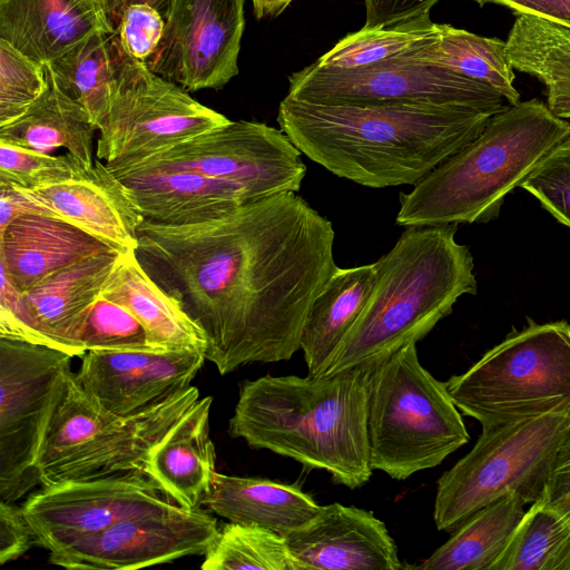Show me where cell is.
<instances>
[{
    "mask_svg": "<svg viewBox=\"0 0 570 570\" xmlns=\"http://www.w3.org/2000/svg\"><path fill=\"white\" fill-rule=\"evenodd\" d=\"M332 223L296 193L188 225L144 220L136 256L202 330L222 375L301 350L308 311L338 267Z\"/></svg>",
    "mask_w": 570,
    "mask_h": 570,
    "instance_id": "1",
    "label": "cell"
},
{
    "mask_svg": "<svg viewBox=\"0 0 570 570\" xmlns=\"http://www.w3.org/2000/svg\"><path fill=\"white\" fill-rule=\"evenodd\" d=\"M492 115L426 104L323 105L286 96L277 122L330 173L371 188L416 185L474 140Z\"/></svg>",
    "mask_w": 570,
    "mask_h": 570,
    "instance_id": "2",
    "label": "cell"
},
{
    "mask_svg": "<svg viewBox=\"0 0 570 570\" xmlns=\"http://www.w3.org/2000/svg\"><path fill=\"white\" fill-rule=\"evenodd\" d=\"M367 372L331 376L264 375L239 384L228 433L351 490L372 476L367 442Z\"/></svg>",
    "mask_w": 570,
    "mask_h": 570,
    "instance_id": "3",
    "label": "cell"
},
{
    "mask_svg": "<svg viewBox=\"0 0 570 570\" xmlns=\"http://www.w3.org/2000/svg\"><path fill=\"white\" fill-rule=\"evenodd\" d=\"M375 264L365 307L317 377L379 366L476 293L473 257L455 240V225L405 227Z\"/></svg>",
    "mask_w": 570,
    "mask_h": 570,
    "instance_id": "4",
    "label": "cell"
},
{
    "mask_svg": "<svg viewBox=\"0 0 570 570\" xmlns=\"http://www.w3.org/2000/svg\"><path fill=\"white\" fill-rule=\"evenodd\" d=\"M570 122L538 99L509 105L480 135L400 194L396 224L440 226L484 222L559 144Z\"/></svg>",
    "mask_w": 570,
    "mask_h": 570,
    "instance_id": "5",
    "label": "cell"
},
{
    "mask_svg": "<svg viewBox=\"0 0 570 570\" xmlns=\"http://www.w3.org/2000/svg\"><path fill=\"white\" fill-rule=\"evenodd\" d=\"M198 400V389L190 385L146 412L121 416L97 404L70 370L39 449L40 484L145 473L154 446Z\"/></svg>",
    "mask_w": 570,
    "mask_h": 570,
    "instance_id": "6",
    "label": "cell"
},
{
    "mask_svg": "<svg viewBox=\"0 0 570 570\" xmlns=\"http://www.w3.org/2000/svg\"><path fill=\"white\" fill-rule=\"evenodd\" d=\"M367 442L373 470L395 480L434 468L470 435L445 382L411 343L367 372Z\"/></svg>",
    "mask_w": 570,
    "mask_h": 570,
    "instance_id": "7",
    "label": "cell"
},
{
    "mask_svg": "<svg viewBox=\"0 0 570 570\" xmlns=\"http://www.w3.org/2000/svg\"><path fill=\"white\" fill-rule=\"evenodd\" d=\"M445 383L459 411L482 428L544 415L570 419V324L530 322Z\"/></svg>",
    "mask_w": 570,
    "mask_h": 570,
    "instance_id": "8",
    "label": "cell"
},
{
    "mask_svg": "<svg viewBox=\"0 0 570 570\" xmlns=\"http://www.w3.org/2000/svg\"><path fill=\"white\" fill-rule=\"evenodd\" d=\"M569 424L567 416L544 415L482 428L472 450L438 480L436 529L452 532L480 509L510 494L525 504L541 500Z\"/></svg>",
    "mask_w": 570,
    "mask_h": 570,
    "instance_id": "9",
    "label": "cell"
},
{
    "mask_svg": "<svg viewBox=\"0 0 570 570\" xmlns=\"http://www.w3.org/2000/svg\"><path fill=\"white\" fill-rule=\"evenodd\" d=\"M228 121L179 85L127 56L98 126L96 158L111 171L128 169Z\"/></svg>",
    "mask_w": 570,
    "mask_h": 570,
    "instance_id": "10",
    "label": "cell"
},
{
    "mask_svg": "<svg viewBox=\"0 0 570 570\" xmlns=\"http://www.w3.org/2000/svg\"><path fill=\"white\" fill-rule=\"evenodd\" d=\"M288 96L323 105L453 106L492 116L509 106L492 87L417 60L410 51L358 69H331L313 62L289 77Z\"/></svg>",
    "mask_w": 570,
    "mask_h": 570,
    "instance_id": "11",
    "label": "cell"
},
{
    "mask_svg": "<svg viewBox=\"0 0 570 570\" xmlns=\"http://www.w3.org/2000/svg\"><path fill=\"white\" fill-rule=\"evenodd\" d=\"M72 355L0 337V500L40 484L39 449Z\"/></svg>",
    "mask_w": 570,
    "mask_h": 570,
    "instance_id": "12",
    "label": "cell"
},
{
    "mask_svg": "<svg viewBox=\"0 0 570 570\" xmlns=\"http://www.w3.org/2000/svg\"><path fill=\"white\" fill-rule=\"evenodd\" d=\"M301 155L282 129L229 120L128 169L193 170L237 185L261 199L301 189L306 175Z\"/></svg>",
    "mask_w": 570,
    "mask_h": 570,
    "instance_id": "13",
    "label": "cell"
},
{
    "mask_svg": "<svg viewBox=\"0 0 570 570\" xmlns=\"http://www.w3.org/2000/svg\"><path fill=\"white\" fill-rule=\"evenodd\" d=\"M120 253L88 257L51 274L24 293L1 269L0 337L82 356L80 336L86 320Z\"/></svg>",
    "mask_w": 570,
    "mask_h": 570,
    "instance_id": "14",
    "label": "cell"
},
{
    "mask_svg": "<svg viewBox=\"0 0 570 570\" xmlns=\"http://www.w3.org/2000/svg\"><path fill=\"white\" fill-rule=\"evenodd\" d=\"M216 518L170 503L134 514L104 531L49 552L66 569L130 570L203 556L217 538Z\"/></svg>",
    "mask_w": 570,
    "mask_h": 570,
    "instance_id": "15",
    "label": "cell"
},
{
    "mask_svg": "<svg viewBox=\"0 0 570 570\" xmlns=\"http://www.w3.org/2000/svg\"><path fill=\"white\" fill-rule=\"evenodd\" d=\"M245 0H169L165 31L147 63L187 91L217 89L238 73Z\"/></svg>",
    "mask_w": 570,
    "mask_h": 570,
    "instance_id": "16",
    "label": "cell"
},
{
    "mask_svg": "<svg viewBox=\"0 0 570 570\" xmlns=\"http://www.w3.org/2000/svg\"><path fill=\"white\" fill-rule=\"evenodd\" d=\"M170 503L146 473L131 471L42 487L22 510L37 544L52 552Z\"/></svg>",
    "mask_w": 570,
    "mask_h": 570,
    "instance_id": "17",
    "label": "cell"
},
{
    "mask_svg": "<svg viewBox=\"0 0 570 570\" xmlns=\"http://www.w3.org/2000/svg\"><path fill=\"white\" fill-rule=\"evenodd\" d=\"M77 381L105 410L146 412L190 386L206 357L199 350L87 351Z\"/></svg>",
    "mask_w": 570,
    "mask_h": 570,
    "instance_id": "18",
    "label": "cell"
},
{
    "mask_svg": "<svg viewBox=\"0 0 570 570\" xmlns=\"http://www.w3.org/2000/svg\"><path fill=\"white\" fill-rule=\"evenodd\" d=\"M282 535L302 570L404 568L385 523L354 505H321L311 520Z\"/></svg>",
    "mask_w": 570,
    "mask_h": 570,
    "instance_id": "19",
    "label": "cell"
},
{
    "mask_svg": "<svg viewBox=\"0 0 570 570\" xmlns=\"http://www.w3.org/2000/svg\"><path fill=\"white\" fill-rule=\"evenodd\" d=\"M24 190L55 217L119 252L136 250L145 217L129 188L98 158L75 177Z\"/></svg>",
    "mask_w": 570,
    "mask_h": 570,
    "instance_id": "20",
    "label": "cell"
},
{
    "mask_svg": "<svg viewBox=\"0 0 570 570\" xmlns=\"http://www.w3.org/2000/svg\"><path fill=\"white\" fill-rule=\"evenodd\" d=\"M111 173L129 188L145 219L158 224L202 223L256 200L237 185L193 170L141 167Z\"/></svg>",
    "mask_w": 570,
    "mask_h": 570,
    "instance_id": "21",
    "label": "cell"
},
{
    "mask_svg": "<svg viewBox=\"0 0 570 570\" xmlns=\"http://www.w3.org/2000/svg\"><path fill=\"white\" fill-rule=\"evenodd\" d=\"M114 31L100 0H0V40L40 65L96 32Z\"/></svg>",
    "mask_w": 570,
    "mask_h": 570,
    "instance_id": "22",
    "label": "cell"
},
{
    "mask_svg": "<svg viewBox=\"0 0 570 570\" xmlns=\"http://www.w3.org/2000/svg\"><path fill=\"white\" fill-rule=\"evenodd\" d=\"M110 252L119 250L66 220L46 215L20 216L0 230L1 269L21 293L60 269Z\"/></svg>",
    "mask_w": 570,
    "mask_h": 570,
    "instance_id": "23",
    "label": "cell"
},
{
    "mask_svg": "<svg viewBox=\"0 0 570 570\" xmlns=\"http://www.w3.org/2000/svg\"><path fill=\"white\" fill-rule=\"evenodd\" d=\"M212 396L199 399L151 450L145 473L177 505L200 509L215 480L209 436Z\"/></svg>",
    "mask_w": 570,
    "mask_h": 570,
    "instance_id": "24",
    "label": "cell"
},
{
    "mask_svg": "<svg viewBox=\"0 0 570 570\" xmlns=\"http://www.w3.org/2000/svg\"><path fill=\"white\" fill-rule=\"evenodd\" d=\"M101 295L130 311L145 327L156 350L205 352L207 342L202 330L147 274L135 250L120 253Z\"/></svg>",
    "mask_w": 570,
    "mask_h": 570,
    "instance_id": "25",
    "label": "cell"
},
{
    "mask_svg": "<svg viewBox=\"0 0 570 570\" xmlns=\"http://www.w3.org/2000/svg\"><path fill=\"white\" fill-rule=\"evenodd\" d=\"M204 505L230 522L256 524L279 534L304 524L321 509L296 484L218 472Z\"/></svg>",
    "mask_w": 570,
    "mask_h": 570,
    "instance_id": "26",
    "label": "cell"
},
{
    "mask_svg": "<svg viewBox=\"0 0 570 570\" xmlns=\"http://www.w3.org/2000/svg\"><path fill=\"white\" fill-rule=\"evenodd\" d=\"M376 264L337 267L306 316L301 350L311 376H318L365 307L376 282Z\"/></svg>",
    "mask_w": 570,
    "mask_h": 570,
    "instance_id": "27",
    "label": "cell"
},
{
    "mask_svg": "<svg viewBox=\"0 0 570 570\" xmlns=\"http://www.w3.org/2000/svg\"><path fill=\"white\" fill-rule=\"evenodd\" d=\"M43 94L12 122L0 127V142L41 153L66 149L83 166L94 163V134L97 130L89 114L63 94L47 66Z\"/></svg>",
    "mask_w": 570,
    "mask_h": 570,
    "instance_id": "28",
    "label": "cell"
},
{
    "mask_svg": "<svg viewBox=\"0 0 570 570\" xmlns=\"http://www.w3.org/2000/svg\"><path fill=\"white\" fill-rule=\"evenodd\" d=\"M126 58L116 31L96 32L46 66L59 89L85 108L98 130Z\"/></svg>",
    "mask_w": 570,
    "mask_h": 570,
    "instance_id": "29",
    "label": "cell"
},
{
    "mask_svg": "<svg viewBox=\"0 0 570 570\" xmlns=\"http://www.w3.org/2000/svg\"><path fill=\"white\" fill-rule=\"evenodd\" d=\"M505 50L513 69L546 86L549 109L570 120V30L537 16L519 13Z\"/></svg>",
    "mask_w": 570,
    "mask_h": 570,
    "instance_id": "30",
    "label": "cell"
},
{
    "mask_svg": "<svg viewBox=\"0 0 570 570\" xmlns=\"http://www.w3.org/2000/svg\"><path fill=\"white\" fill-rule=\"evenodd\" d=\"M517 495H507L473 513L448 541L413 569L491 570L510 542L525 510Z\"/></svg>",
    "mask_w": 570,
    "mask_h": 570,
    "instance_id": "31",
    "label": "cell"
},
{
    "mask_svg": "<svg viewBox=\"0 0 570 570\" xmlns=\"http://www.w3.org/2000/svg\"><path fill=\"white\" fill-rule=\"evenodd\" d=\"M410 55L492 87L509 105L520 102L505 41L497 37H482L451 24L436 23L435 35L412 49Z\"/></svg>",
    "mask_w": 570,
    "mask_h": 570,
    "instance_id": "32",
    "label": "cell"
},
{
    "mask_svg": "<svg viewBox=\"0 0 570 570\" xmlns=\"http://www.w3.org/2000/svg\"><path fill=\"white\" fill-rule=\"evenodd\" d=\"M570 524L542 500L532 503L491 570H569Z\"/></svg>",
    "mask_w": 570,
    "mask_h": 570,
    "instance_id": "33",
    "label": "cell"
},
{
    "mask_svg": "<svg viewBox=\"0 0 570 570\" xmlns=\"http://www.w3.org/2000/svg\"><path fill=\"white\" fill-rule=\"evenodd\" d=\"M204 570H302L282 534L256 525L230 522L205 553Z\"/></svg>",
    "mask_w": 570,
    "mask_h": 570,
    "instance_id": "34",
    "label": "cell"
},
{
    "mask_svg": "<svg viewBox=\"0 0 570 570\" xmlns=\"http://www.w3.org/2000/svg\"><path fill=\"white\" fill-rule=\"evenodd\" d=\"M436 23L430 14L377 29H361L341 39L315 62L331 69H358L393 59L431 39Z\"/></svg>",
    "mask_w": 570,
    "mask_h": 570,
    "instance_id": "35",
    "label": "cell"
},
{
    "mask_svg": "<svg viewBox=\"0 0 570 570\" xmlns=\"http://www.w3.org/2000/svg\"><path fill=\"white\" fill-rule=\"evenodd\" d=\"M86 353L94 350L159 351L142 324L122 305L100 295L92 305L80 336Z\"/></svg>",
    "mask_w": 570,
    "mask_h": 570,
    "instance_id": "36",
    "label": "cell"
},
{
    "mask_svg": "<svg viewBox=\"0 0 570 570\" xmlns=\"http://www.w3.org/2000/svg\"><path fill=\"white\" fill-rule=\"evenodd\" d=\"M46 87V65L37 63L0 40V127L24 114Z\"/></svg>",
    "mask_w": 570,
    "mask_h": 570,
    "instance_id": "37",
    "label": "cell"
},
{
    "mask_svg": "<svg viewBox=\"0 0 570 570\" xmlns=\"http://www.w3.org/2000/svg\"><path fill=\"white\" fill-rule=\"evenodd\" d=\"M88 169L69 154L53 156L0 142V181L24 189L56 184Z\"/></svg>",
    "mask_w": 570,
    "mask_h": 570,
    "instance_id": "38",
    "label": "cell"
},
{
    "mask_svg": "<svg viewBox=\"0 0 570 570\" xmlns=\"http://www.w3.org/2000/svg\"><path fill=\"white\" fill-rule=\"evenodd\" d=\"M520 187L570 228V137L550 151Z\"/></svg>",
    "mask_w": 570,
    "mask_h": 570,
    "instance_id": "39",
    "label": "cell"
},
{
    "mask_svg": "<svg viewBox=\"0 0 570 570\" xmlns=\"http://www.w3.org/2000/svg\"><path fill=\"white\" fill-rule=\"evenodd\" d=\"M165 24L164 14L155 7L132 3L124 10L116 35L128 57L147 65L159 47Z\"/></svg>",
    "mask_w": 570,
    "mask_h": 570,
    "instance_id": "40",
    "label": "cell"
},
{
    "mask_svg": "<svg viewBox=\"0 0 570 570\" xmlns=\"http://www.w3.org/2000/svg\"><path fill=\"white\" fill-rule=\"evenodd\" d=\"M37 544L22 508L0 502V564L13 561Z\"/></svg>",
    "mask_w": 570,
    "mask_h": 570,
    "instance_id": "41",
    "label": "cell"
},
{
    "mask_svg": "<svg viewBox=\"0 0 570 570\" xmlns=\"http://www.w3.org/2000/svg\"><path fill=\"white\" fill-rule=\"evenodd\" d=\"M439 0H364L366 19L362 29H377L430 14Z\"/></svg>",
    "mask_w": 570,
    "mask_h": 570,
    "instance_id": "42",
    "label": "cell"
},
{
    "mask_svg": "<svg viewBox=\"0 0 570 570\" xmlns=\"http://www.w3.org/2000/svg\"><path fill=\"white\" fill-rule=\"evenodd\" d=\"M541 500L570 524V424L557 449L548 485Z\"/></svg>",
    "mask_w": 570,
    "mask_h": 570,
    "instance_id": "43",
    "label": "cell"
},
{
    "mask_svg": "<svg viewBox=\"0 0 570 570\" xmlns=\"http://www.w3.org/2000/svg\"><path fill=\"white\" fill-rule=\"evenodd\" d=\"M480 7L498 4L514 16L527 13L540 17L570 30V0H473Z\"/></svg>",
    "mask_w": 570,
    "mask_h": 570,
    "instance_id": "44",
    "label": "cell"
},
{
    "mask_svg": "<svg viewBox=\"0 0 570 570\" xmlns=\"http://www.w3.org/2000/svg\"><path fill=\"white\" fill-rule=\"evenodd\" d=\"M31 214L55 217L24 189L0 181V230L4 229L13 219Z\"/></svg>",
    "mask_w": 570,
    "mask_h": 570,
    "instance_id": "45",
    "label": "cell"
},
{
    "mask_svg": "<svg viewBox=\"0 0 570 570\" xmlns=\"http://www.w3.org/2000/svg\"><path fill=\"white\" fill-rule=\"evenodd\" d=\"M115 29L124 10L132 3H148L158 9L163 14L169 0H100Z\"/></svg>",
    "mask_w": 570,
    "mask_h": 570,
    "instance_id": "46",
    "label": "cell"
},
{
    "mask_svg": "<svg viewBox=\"0 0 570 570\" xmlns=\"http://www.w3.org/2000/svg\"><path fill=\"white\" fill-rule=\"evenodd\" d=\"M293 0H252L254 13L257 19L275 18L282 13Z\"/></svg>",
    "mask_w": 570,
    "mask_h": 570,
    "instance_id": "47",
    "label": "cell"
},
{
    "mask_svg": "<svg viewBox=\"0 0 570 570\" xmlns=\"http://www.w3.org/2000/svg\"><path fill=\"white\" fill-rule=\"evenodd\" d=\"M569 570H570V567H569Z\"/></svg>",
    "mask_w": 570,
    "mask_h": 570,
    "instance_id": "48",
    "label": "cell"
}]
</instances>
